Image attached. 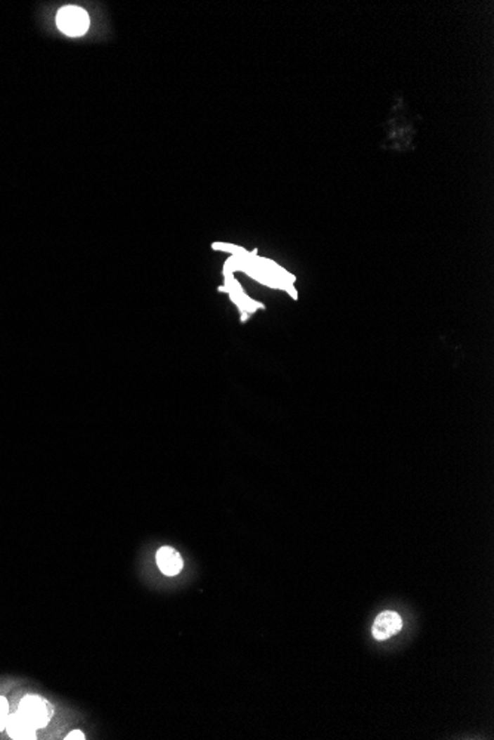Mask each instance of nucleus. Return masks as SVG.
Wrapping results in <instances>:
<instances>
[{"label":"nucleus","instance_id":"1","mask_svg":"<svg viewBox=\"0 0 494 740\" xmlns=\"http://www.w3.org/2000/svg\"><path fill=\"white\" fill-rule=\"evenodd\" d=\"M56 24L70 37L83 36L89 28L88 12L79 6H64L56 15Z\"/></svg>","mask_w":494,"mask_h":740},{"label":"nucleus","instance_id":"2","mask_svg":"<svg viewBox=\"0 0 494 740\" xmlns=\"http://www.w3.org/2000/svg\"><path fill=\"white\" fill-rule=\"evenodd\" d=\"M20 711L36 729H41L51 721V708L39 696H25L21 701Z\"/></svg>","mask_w":494,"mask_h":740},{"label":"nucleus","instance_id":"3","mask_svg":"<svg viewBox=\"0 0 494 740\" xmlns=\"http://www.w3.org/2000/svg\"><path fill=\"white\" fill-rule=\"evenodd\" d=\"M403 628V619L398 614H395L392 610H386L380 614L375 623H373V637L376 640H386L392 635L397 634Z\"/></svg>","mask_w":494,"mask_h":740},{"label":"nucleus","instance_id":"4","mask_svg":"<svg viewBox=\"0 0 494 740\" xmlns=\"http://www.w3.org/2000/svg\"><path fill=\"white\" fill-rule=\"evenodd\" d=\"M157 566L166 576H175L182 571L183 560L181 554L172 547H162L157 551Z\"/></svg>","mask_w":494,"mask_h":740},{"label":"nucleus","instance_id":"5","mask_svg":"<svg viewBox=\"0 0 494 740\" xmlns=\"http://www.w3.org/2000/svg\"><path fill=\"white\" fill-rule=\"evenodd\" d=\"M6 729L9 736L13 739H36L37 734V729L25 718L20 709L15 714L9 715Z\"/></svg>","mask_w":494,"mask_h":740},{"label":"nucleus","instance_id":"6","mask_svg":"<svg viewBox=\"0 0 494 740\" xmlns=\"http://www.w3.org/2000/svg\"><path fill=\"white\" fill-rule=\"evenodd\" d=\"M8 718H9L8 701L5 699V697H0V732H2L6 727Z\"/></svg>","mask_w":494,"mask_h":740},{"label":"nucleus","instance_id":"7","mask_svg":"<svg viewBox=\"0 0 494 740\" xmlns=\"http://www.w3.org/2000/svg\"><path fill=\"white\" fill-rule=\"evenodd\" d=\"M65 739H68V740H72V739H73V740H82V739H83V740H84V734H83L80 730H74V732L70 733Z\"/></svg>","mask_w":494,"mask_h":740}]
</instances>
